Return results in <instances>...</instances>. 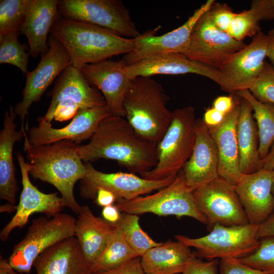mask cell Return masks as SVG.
<instances>
[{"mask_svg": "<svg viewBox=\"0 0 274 274\" xmlns=\"http://www.w3.org/2000/svg\"><path fill=\"white\" fill-rule=\"evenodd\" d=\"M215 2L207 1L195 10L184 24L165 34L156 36L155 30L141 34L134 39L133 49L122 59L127 65H129L156 55L170 53L183 54L187 49L195 23Z\"/></svg>", "mask_w": 274, "mask_h": 274, "instance_id": "14", "label": "cell"}, {"mask_svg": "<svg viewBox=\"0 0 274 274\" xmlns=\"http://www.w3.org/2000/svg\"><path fill=\"white\" fill-rule=\"evenodd\" d=\"M29 0L0 1V35L19 33Z\"/></svg>", "mask_w": 274, "mask_h": 274, "instance_id": "34", "label": "cell"}, {"mask_svg": "<svg viewBox=\"0 0 274 274\" xmlns=\"http://www.w3.org/2000/svg\"><path fill=\"white\" fill-rule=\"evenodd\" d=\"M50 35L64 47L71 64L81 69L87 64L100 62L130 52L134 39L124 38L92 24L59 17Z\"/></svg>", "mask_w": 274, "mask_h": 274, "instance_id": "3", "label": "cell"}, {"mask_svg": "<svg viewBox=\"0 0 274 274\" xmlns=\"http://www.w3.org/2000/svg\"><path fill=\"white\" fill-rule=\"evenodd\" d=\"M259 21L251 8L235 13L227 32L235 40L243 41L247 37H253L261 31Z\"/></svg>", "mask_w": 274, "mask_h": 274, "instance_id": "36", "label": "cell"}, {"mask_svg": "<svg viewBox=\"0 0 274 274\" xmlns=\"http://www.w3.org/2000/svg\"><path fill=\"white\" fill-rule=\"evenodd\" d=\"M272 193L274 196V169L272 170Z\"/></svg>", "mask_w": 274, "mask_h": 274, "instance_id": "53", "label": "cell"}, {"mask_svg": "<svg viewBox=\"0 0 274 274\" xmlns=\"http://www.w3.org/2000/svg\"><path fill=\"white\" fill-rule=\"evenodd\" d=\"M36 274H91L77 239L73 236L51 246L35 260Z\"/></svg>", "mask_w": 274, "mask_h": 274, "instance_id": "25", "label": "cell"}, {"mask_svg": "<svg viewBox=\"0 0 274 274\" xmlns=\"http://www.w3.org/2000/svg\"><path fill=\"white\" fill-rule=\"evenodd\" d=\"M9 262V259L0 256V274H18Z\"/></svg>", "mask_w": 274, "mask_h": 274, "instance_id": "50", "label": "cell"}, {"mask_svg": "<svg viewBox=\"0 0 274 274\" xmlns=\"http://www.w3.org/2000/svg\"><path fill=\"white\" fill-rule=\"evenodd\" d=\"M91 274H145L141 258H135L114 268L97 271Z\"/></svg>", "mask_w": 274, "mask_h": 274, "instance_id": "41", "label": "cell"}, {"mask_svg": "<svg viewBox=\"0 0 274 274\" xmlns=\"http://www.w3.org/2000/svg\"><path fill=\"white\" fill-rule=\"evenodd\" d=\"M17 206H15L14 204L8 202L5 203L0 207V212L1 213H12L14 211L17 210Z\"/></svg>", "mask_w": 274, "mask_h": 274, "instance_id": "52", "label": "cell"}, {"mask_svg": "<svg viewBox=\"0 0 274 274\" xmlns=\"http://www.w3.org/2000/svg\"><path fill=\"white\" fill-rule=\"evenodd\" d=\"M169 100L161 84L151 77L132 79L124 96L126 119L141 136L156 146L172 121Z\"/></svg>", "mask_w": 274, "mask_h": 274, "instance_id": "4", "label": "cell"}, {"mask_svg": "<svg viewBox=\"0 0 274 274\" xmlns=\"http://www.w3.org/2000/svg\"><path fill=\"white\" fill-rule=\"evenodd\" d=\"M192 192L182 169L170 184L157 192L130 200L117 199L115 204L123 213L188 217L207 224L206 219L196 207Z\"/></svg>", "mask_w": 274, "mask_h": 274, "instance_id": "7", "label": "cell"}, {"mask_svg": "<svg viewBox=\"0 0 274 274\" xmlns=\"http://www.w3.org/2000/svg\"><path fill=\"white\" fill-rule=\"evenodd\" d=\"M90 139L78 147V154L86 163L100 158L114 160L129 173L141 175L157 164V146L141 136L122 117L111 115L104 118Z\"/></svg>", "mask_w": 274, "mask_h": 274, "instance_id": "1", "label": "cell"}, {"mask_svg": "<svg viewBox=\"0 0 274 274\" xmlns=\"http://www.w3.org/2000/svg\"><path fill=\"white\" fill-rule=\"evenodd\" d=\"M17 158L21 174L22 190L15 214L0 232V239L3 242L7 241L13 229L27 224L33 214L40 213L51 217L60 213L65 207L62 199L57 193H45L32 184L29 177L28 163L20 153L17 154Z\"/></svg>", "mask_w": 274, "mask_h": 274, "instance_id": "17", "label": "cell"}, {"mask_svg": "<svg viewBox=\"0 0 274 274\" xmlns=\"http://www.w3.org/2000/svg\"><path fill=\"white\" fill-rule=\"evenodd\" d=\"M237 260L267 274H274V237L260 238L258 248L253 253Z\"/></svg>", "mask_w": 274, "mask_h": 274, "instance_id": "35", "label": "cell"}, {"mask_svg": "<svg viewBox=\"0 0 274 274\" xmlns=\"http://www.w3.org/2000/svg\"><path fill=\"white\" fill-rule=\"evenodd\" d=\"M17 116L11 106L5 113L3 128L0 132V198L13 204L16 201L19 188L15 177L13 159L14 144L24 135L23 123L20 130H16L15 121Z\"/></svg>", "mask_w": 274, "mask_h": 274, "instance_id": "26", "label": "cell"}, {"mask_svg": "<svg viewBox=\"0 0 274 274\" xmlns=\"http://www.w3.org/2000/svg\"><path fill=\"white\" fill-rule=\"evenodd\" d=\"M139 257L115 227L107 246L90 266L91 273L114 268Z\"/></svg>", "mask_w": 274, "mask_h": 274, "instance_id": "31", "label": "cell"}, {"mask_svg": "<svg viewBox=\"0 0 274 274\" xmlns=\"http://www.w3.org/2000/svg\"><path fill=\"white\" fill-rule=\"evenodd\" d=\"M267 236L274 237V211L265 221L258 225V237L259 239Z\"/></svg>", "mask_w": 274, "mask_h": 274, "instance_id": "47", "label": "cell"}, {"mask_svg": "<svg viewBox=\"0 0 274 274\" xmlns=\"http://www.w3.org/2000/svg\"><path fill=\"white\" fill-rule=\"evenodd\" d=\"M234 94L247 101L254 112L253 115L259 135V154L263 160L274 143V105L260 101L249 90L239 91Z\"/></svg>", "mask_w": 274, "mask_h": 274, "instance_id": "30", "label": "cell"}, {"mask_svg": "<svg viewBox=\"0 0 274 274\" xmlns=\"http://www.w3.org/2000/svg\"><path fill=\"white\" fill-rule=\"evenodd\" d=\"M111 115L107 106L79 109L72 121L60 128H53L51 123L40 118L38 126L29 130L28 139L33 145H49L64 140L78 144L90 139L101 120Z\"/></svg>", "mask_w": 274, "mask_h": 274, "instance_id": "16", "label": "cell"}, {"mask_svg": "<svg viewBox=\"0 0 274 274\" xmlns=\"http://www.w3.org/2000/svg\"><path fill=\"white\" fill-rule=\"evenodd\" d=\"M268 42L267 35L261 30L218 69L228 81L233 93L249 90L257 78L265 61Z\"/></svg>", "mask_w": 274, "mask_h": 274, "instance_id": "18", "label": "cell"}, {"mask_svg": "<svg viewBox=\"0 0 274 274\" xmlns=\"http://www.w3.org/2000/svg\"><path fill=\"white\" fill-rule=\"evenodd\" d=\"M262 161L263 168L270 170L274 169V143L268 154Z\"/></svg>", "mask_w": 274, "mask_h": 274, "instance_id": "51", "label": "cell"}, {"mask_svg": "<svg viewBox=\"0 0 274 274\" xmlns=\"http://www.w3.org/2000/svg\"><path fill=\"white\" fill-rule=\"evenodd\" d=\"M102 218L109 223L115 224L119 220L121 212L115 204L102 208L101 211Z\"/></svg>", "mask_w": 274, "mask_h": 274, "instance_id": "48", "label": "cell"}, {"mask_svg": "<svg viewBox=\"0 0 274 274\" xmlns=\"http://www.w3.org/2000/svg\"><path fill=\"white\" fill-rule=\"evenodd\" d=\"M249 91L258 100L274 105V68L266 61Z\"/></svg>", "mask_w": 274, "mask_h": 274, "instance_id": "37", "label": "cell"}, {"mask_svg": "<svg viewBox=\"0 0 274 274\" xmlns=\"http://www.w3.org/2000/svg\"><path fill=\"white\" fill-rule=\"evenodd\" d=\"M259 20H274V0H254L251 7Z\"/></svg>", "mask_w": 274, "mask_h": 274, "instance_id": "42", "label": "cell"}, {"mask_svg": "<svg viewBox=\"0 0 274 274\" xmlns=\"http://www.w3.org/2000/svg\"><path fill=\"white\" fill-rule=\"evenodd\" d=\"M235 104V97L229 96H220L213 101V107L218 111L228 114L233 108Z\"/></svg>", "mask_w": 274, "mask_h": 274, "instance_id": "45", "label": "cell"}, {"mask_svg": "<svg viewBox=\"0 0 274 274\" xmlns=\"http://www.w3.org/2000/svg\"><path fill=\"white\" fill-rule=\"evenodd\" d=\"M268 42L267 48L266 57H268L274 68V28L267 32Z\"/></svg>", "mask_w": 274, "mask_h": 274, "instance_id": "49", "label": "cell"}, {"mask_svg": "<svg viewBox=\"0 0 274 274\" xmlns=\"http://www.w3.org/2000/svg\"><path fill=\"white\" fill-rule=\"evenodd\" d=\"M195 203L211 229L215 224L226 226L249 223L234 185L219 177L192 192Z\"/></svg>", "mask_w": 274, "mask_h": 274, "instance_id": "10", "label": "cell"}, {"mask_svg": "<svg viewBox=\"0 0 274 274\" xmlns=\"http://www.w3.org/2000/svg\"><path fill=\"white\" fill-rule=\"evenodd\" d=\"M195 131L193 149L182 169L186 183L192 191L219 177L217 148L202 119L195 120Z\"/></svg>", "mask_w": 274, "mask_h": 274, "instance_id": "21", "label": "cell"}, {"mask_svg": "<svg viewBox=\"0 0 274 274\" xmlns=\"http://www.w3.org/2000/svg\"><path fill=\"white\" fill-rule=\"evenodd\" d=\"M246 45L243 41L235 40L217 28L208 10L195 23L187 49L183 54L192 60L219 69L230 56Z\"/></svg>", "mask_w": 274, "mask_h": 274, "instance_id": "11", "label": "cell"}, {"mask_svg": "<svg viewBox=\"0 0 274 274\" xmlns=\"http://www.w3.org/2000/svg\"><path fill=\"white\" fill-rule=\"evenodd\" d=\"M49 48L41 57L36 67L26 74L22 100L14 108L22 121L28 115L31 105L38 101L55 79L70 64L71 58L64 47L50 35Z\"/></svg>", "mask_w": 274, "mask_h": 274, "instance_id": "13", "label": "cell"}, {"mask_svg": "<svg viewBox=\"0 0 274 274\" xmlns=\"http://www.w3.org/2000/svg\"><path fill=\"white\" fill-rule=\"evenodd\" d=\"M24 138L29 174L54 186L60 192L64 206L78 215L82 206L75 198L74 188L87 171L78 154L79 145L64 140L49 145H33L25 131Z\"/></svg>", "mask_w": 274, "mask_h": 274, "instance_id": "2", "label": "cell"}, {"mask_svg": "<svg viewBox=\"0 0 274 274\" xmlns=\"http://www.w3.org/2000/svg\"><path fill=\"white\" fill-rule=\"evenodd\" d=\"M58 0H29L20 33L27 39L30 55L37 58L48 51V36L59 18Z\"/></svg>", "mask_w": 274, "mask_h": 274, "instance_id": "24", "label": "cell"}, {"mask_svg": "<svg viewBox=\"0 0 274 274\" xmlns=\"http://www.w3.org/2000/svg\"><path fill=\"white\" fill-rule=\"evenodd\" d=\"M126 65L122 59H107L85 64L81 69L88 83L101 91L113 116H125L123 100L131 80L125 72Z\"/></svg>", "mask_w": 274, "mask_h": 274, "instance_id": "19", "label": "cell"}, {"mask_svg": "<svg viewBox=\"0 0 274 274\" xmlns=\"http://www.w3.org/2000/svg\"><path fill=\"white\" fill-rule=\"evenodd\" d=\"M219 270L220 274H267L237 259H220Z\"/></svg>", "mask_w": 274, "mask_h": 274, "instance_id": "40", "label": "cell"}, {"mask_svg": "<svg viewBox=\"0 0 274 274\" xmlns=\"http://www.w3.org/2000/svg\"><path fill=\"white\" fill-rule=\"evenodd\" d=\"M234 188L250 224L260 225L274 211L272 170L242 174Z\"/></svg>", "mask_w": 274, "mask_h": 274, "instance_id": "20", "label": "cell"}, {"mask_svg": "<svg viewBox=\"0 0 274 274\" xmlns=\"http://www.w3.org/2000/svg\"><path fill=\"white\" fill-rule=\"evenodd\" d=\"M252 112L248 102L241 98L236 133L242 174L253 173L263 168L258 128Z\"/></svg>", "mask_w": 274, "mask_h": 274, "instance_id": "29", "label": "cell"}, {"mask_svg": "<svg viewBox=\"0 0 274 274\" xmlns=\"http://www.w3.org/2000/svg\"><path fill=\"white\" fill-rule=\"evenodd\" d=\"M117 197L111 191L103 188H99L96 191L95 202L102 208L113 205L116 202Z\"/></svg>", "mask_w": 274, "mask_h": 274, "instance_id": "46", "label": "cell"}, {"mask_svg": "<svg viewBox=\"0 0 274 274\" xmlns=\"http://www.w3.org/2000/svg\"><path fill=\"white\" fill-rule=\"evenodd\" d=\"M76 219L68 214L41 216L32 221L25 236L14 247L9 258L20 273L31 271L36 258L44 251L66 238L75 236Z\"/></svg>", "mask_w": 274, "mask_h": 274, "instance_id": "6", "label": "cell"}, {"mask_svg": "<svg viewBox=\"0 0 274 274\" xmlns=\"http://www.w3.org/2000/svg\"><path fill=\"white\" fill-rule=\"evenodd\" d=\"M85 166L87 171L80 181V195L86 199L94 200L97 189L103 188L113 192L117 199L130 200L159 190L176 178L150 180L131 173H104L96 169L90 162H87Z\"/></svg>", "mask_w": 274, "mask_h": 274, "instance_id": "12", "label": "cell"}, {"mask_svg": "<svg viewBox=\"0 0 274 274\" xmlns=\"http://www.w3.org/2000/svg\"><path fill=\"white\" fill-rule=\"evenodd\" d=\"M196 253L181 242L160 243L140 257L145 274L182 273Z\"/></svg>", "mask_w": 274, "mask_h": 274, "instance_id": "28", "label": "cell"}, {"mask_svg": "<svg viewBox=\"0 0 274 274\" xmlns=\"http://www.w3.org/2000/svg\"><path fill=\"white\" fill-rule=\"evenodd\" d=\"M125 72L131 80L139 77H151L156 75L195 74L212 80L222 90L233 93L228 81L218 69L192 60L179 53L161 54L149 57L136 63L126 65Z\"/></svg>", "mask_w": 274, "mask_h": 274, "instance_id": "15", "label": "cell"}, {"mask_svg": "<svg viewBox=\"0 0 274 274\" xmlns=\"http://www.w3.org/2000/svg\"><path fill=\"white\" fill-rule=\"evenodd\" d=\"M114 226L97 217L88 206H82L75 223V236L91 266L107 246Z\"/></svg>", "mask_w": 274, "mask_h": 274, "instance_id": "27", "label": "cell"}, {"mask_svg": "<svg viewBox=\"0 0 274 274\" xmlns=\"http://www.w3.org/2000/svg\"><path fill=\"white\" fill-rule=\"evenodd\" d=\"M52 100L42 119L49 123L54 119L58 104L68 100L77 104L80 109H88L107 106L103 96L91 86L81 70L70 64L61 74L50 93Z\"/></svg>", "mask_w": 274, "mask_h": 274, "instance_id": "22", "label": "cell"}, {"mask_svg": "<svg viewBox=\"0 0 274 274\" xmlns=\"http://www.w3.org/2000/svg\"><path fill=\"white\" fill-rule=\"evenodd\" d=\"M19 33L11 32L0 35V64H9L25 75L28 72L29 53L25 52L18 40Z\"/></svg>", "mask_w": 274, "mask_h": 274, "instance_id": "33", "label": "cell"}, {"mask_svg": "<svg viewBox=\"0 0 274 274\" xmlns=\"http://www.w3.org/2000/svg\"><path fill=\"white\" fill-rule=\"evenodd\" d=\"M210 18L215 25L219 29L227 32L235 14L225 4L213 3L209 10Z\"/></svg>", "mask_w": 274, "mask_h": 274, "instance_id": "38", "label": "cell"}, {"mask_svg": "<svg viewBox=\"0 0 274 274\" xmlns=\"http://www.w3.org/2000/svg\"><path fill=\"white\" fill-rule=\"evenodd\" d=\"M79 109L78 105L74 102L68 100H61L56 108L54 119L61 122L73 118Z\"/></svg>", "mask_w": 274, "mask_h": 274, "instance_id": "43", "label": "cell"}, {"mask_svg": "<svg viewBox=\"0 0 274 274\" xmlns=\"http://www.w3.org/2000/svg\"><path fill=\"white\" fill-rule=\"evenodd\" d=\"M113 225L139 257L160 243L155 241L141 228L139 215L121 212L119 220Z\"/></svg>", "mask_w": 274, "mask_h": 274, "instance_id": "32", "label": "cell"}, {"mask_svg": "<svg viewBox=\"0 0 274 274\" xmlns=\"http://www.w3.org/2000/svg\"><path fill=\"white\" fill-rule=\"evenodd\" d=\"M195 109L192 106L172 112V121L157 145L156 166L141 176L150 180L176 177L189 159L195 142Z\"/></svg>", "mask_w": 274, "mask_h": 274, "instance_id": "5", "label": "cell"}, {"mask_svg": "<svg viewBox=\"0 0 274 274\" xmlns=\"http://www.w3.org/2000/svg\"><path fill=\"white\" fill-rule=\"evenodd\" d=\"M258 225L250 223L226 226L215 224L210 232L202 237L191 238L178 234L176 239L196 250L197 256L209 260L237 259L253 253L258 248Z\"/></svg>", "mask_w": 274, "mask_h": 274, "instance_id": "8", "label": "cell"}, {"mask_svg": "<svg viewBox=\"0 0 274 274\" xmlns=\"http://www.w3.org/2000/svg\"><path fill=\"white\" fill-rule=\"evenodd\" d=\"M236 95L233 108L223 122L215 127L207 126L218 152L219 176L234 185L242 174L236 133L241 98Z\"/></svg>", "mask_w": 274, "mask_h": 274, "instance_id": "23", "label": "cell"}, {"mask_svg": "<svg viewBox=\"0 0 274 274\" xmlns=\"http://www.w3.org/2000/svg\"><path fill=\"white\" fill-rule=\"evenodd\" d=\"M226 115L213 107L209 108L206 110L202 120L208 127H215L223 122Z\"/></svg>", "mask_w": 274, "mask_h": 274, "instance_id": "44", "label": "cell"}, {"mask_svg": "<svg viewBox=\"0 0 274 274\" xmlns=\"http://www.w3.org/2000/svg\"><path fill=\"white\" fill-rule=\"evenodd\" d=\"M219 260L217 259L204 261L195 256L182 274H218Z\"/></svg>", "mask_w": 274, "mask_h": 274, "instance_id": "39", "label": "cell"}, {"mask_svg": "<svg viewBox=\"0 0 274 274\" xmlns=\"http://www.w3.org/2000/svg\"><path fill=\"white\" fill-rule=\"evenodd\" d=\"M58 10L63 18L95 25L124 38L141 35L119 0H60Z\"/></svg>", "mask_w": 274, "mask_h": 274, "instance_id": "9", "label": "cell"}]
</instances>
